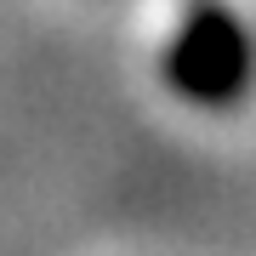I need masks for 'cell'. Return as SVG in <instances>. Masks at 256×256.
I'll list each match as a JSON object with an SVG mask.
<instances>
[{"label": "cell", "mask_w": 256, "mask_h": 256, "mask_svg": "<svg viewBox=\"0 0 256 256\" xmlns=\"http://www.w3.org/2000/svg\"><path fill=\"white\" fill-rule=\"evenodd\" d=\"M165 74L188 102H205V108L245 97V80H250L245 23L222 6H194L182 18V28H176L171 52H165Z\"/></svg>", "instance_id": "obj_1"}]
</instances>
